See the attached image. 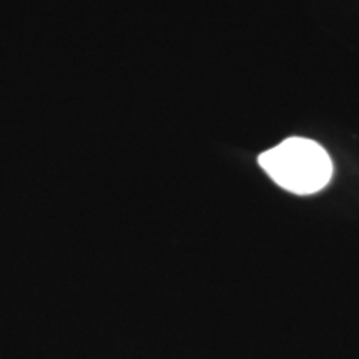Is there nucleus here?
<instances>
[{
	"label": "nucleus",
	"mask_w": 359,
	"mask_h": 359,
	"mask_svg": "<svg viewBox=\"0 0 359 359\" xmlns=\"http://www.w3.org/2000/svg\"><path fill=\"white\" fill-rule=\"evenodd\" d=\"M258 163L278 187L299 196L325 190L334 173L326 148L304 137L285 138L263 151Z\"/></svg>",
	"instance_id": "1"
}]
</instances>
